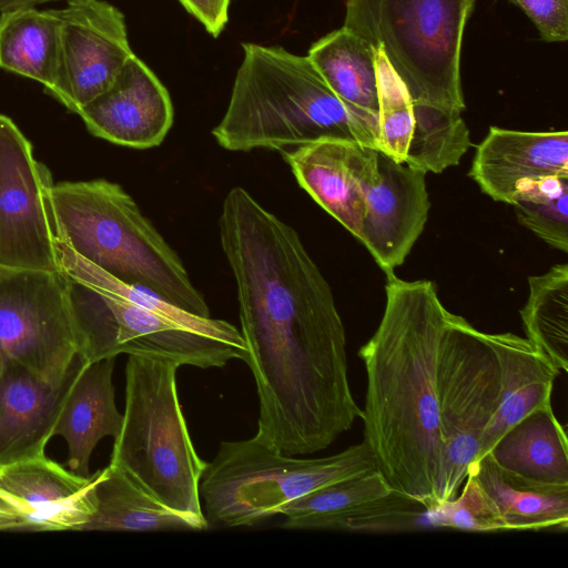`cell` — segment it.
<instances>
[{
    "label": "cell",
    "instance_id": "29",
    "mask_svg": "<svg viewBox=\"0 0 568 568\" xmlns=\"http://www.w3.org/2000/svg\"><path fill=\"white\" fill-rule=\"evenodd\" d=\"M465 480L459 497L456 496L426 510L427 524L473 532L503 531L487 496L476 479L467 474Z\"/></svg>",
    "mask_w": 568,
    "mask_h": 568
},
{
    "label": "cell",
    "instance_id": "10",
    "mask_svg": "<svg viewBox=\"0 0 568 568\" xmlns=\"http://www.w3.org/2000/svg\"><path fill=\"white\" fill-rule=\"evenodd\" d=\"M53 184L28 138L0 114V266L59 271Z\"/></svg>",
    "mask_w": 568,
    "mask_h": 568
},
{
    "label": "cell",
    "instance_id": "27",
    "mask_svg": "<svg viewBox=\"0 0 568 568\" xmlns=\"http://www.w3.org/2000/svg\"><path fill=\"white\" fill-rule=\"evenodd\" d=\"M510 205L521 225L551 247L568 252V176L525 181Z\"/></svg>",
    "mask_w": 568,
    "mask_h": 568
},
{
    "label": "cell",
    "instance_id": "9",
    "mask_svg": "<svg viewBox=\"0 0 568 568\" xmlns=\"http://www.w3.org/2000/svg\"><path fill=\"white\" fill-rule=\"evenodd\" d=\"M78 355L64 274L0 266V365L17 364L59 386Z\"/></svg>",
    "mask_w": 568,
    "mask_h": 568
},
{
    "label": "cell",
    "instance_id": "21",
    "mask_svg": "<svg viewBox=\"0 0 568 568\" xmlns=\"http://www.w3.org/2000/svg\"><path fill=\"white\" fill-rule=\"evenodd\" d=\"M93 505V514L81 531L203 530L209 527L205 518L168 508L112 464L97 470Z\"/></svg>",
    "mask_w": 568,
    "mask_h": 568
},
{
    "label": "cell",
    "instance_id": "3",
    "mask_svg": "<svg viewBox=\"0 0 568 568\" xmlns=\"http://www.w3.org/2000/svg\"><path fill=\"white\" fill-rule=\"evenodd\" d=\"M225 113L212 134L227 151L282 155L324 139L377 149L373 132L334 93L307 55L243 43Z\"/></svg>",
    "mask_w": 568,
    "mask_h": 568
},
{
    "label": "cell",
    "instance_id": "22",
    "mask_svg": "<svg viewBox=\"0 0 568 568\" xmlns=\"http://www.w3.org/2000/svg\"><path fill=\"white\" fill-rule=\"evenodd\" d=\"M375 52L344 27L315 41L307 57L344 104L378 138Z\"/></svg>",
    "mask_w": 568,
    "mask_h": 568
},
{
    "label": "cell",
    "instance_id": "14",
    "mask_svg": "<svg viewBox=\"0 0 568 568\" xmlns=\"http://www.w3.org/2000/svg\"><path fill=\"white\" fill-rule=\"evenodd\" d=\"M77 114L94 136L138 150L159 146L174 118L166 88L136 54Z\"/></svg>",
    "mask_w": 568,
    "mask_h": 568
},
{
    "label": "cell",
    "instance_id": "23",
    "mask_svg": "<svg viewBox=\"0 0 568 568\" xmlns=\"http://www.w3.org/2000/svg\"><path fill=\"white\" fill-rule=\"evenodd\" d=\"M506 470L538 481L568 485V447L551 403L508 429L489 450Z\"/></svg>",
    "mask_w": 568,
    "mask_h": 568
},
{
    "label": "cell",
    "instance_id": "7",
    "mask_svg": "<svg viewBox=\"0 0 568 568\" xmlns=\"http://www.w3.org/2000/svg\"><path fill=\"white\" fill-rule=\"evenodd\" d=\"M373 470L378 467L364 440L312 459L294 458L257 435L222 442L200 481L203 514L209 526H251L320 487Z\"/></svg>",
    "mask_w": 568,
    "mask_h": 568
},
{
    "label": "cell",
    "instance_id": "2",
    "mask_svg": "<svg viewBox=\"0 0 568 568\" xmlns=\"http://www.w3.org/2000/svg\"><path fill=\"white\" fill-rule=\"evenodd\" d=\"M55 254L68 281L79 355L87 362L120 354L165 357L200 368L246 361L247 347L233 324L190 314L142 286L118 280L59 236Z\"/></svg>",
    "mask_w": 568,
    "mask_h": 568
},
{
    "label": "cell",
    "instance_id": "30",
    "mask_svg": "<svg viewBox=\"0 0 568 568\" xmlns=\"http://www.w3.org/2000/svg\"><path fill=\"white\" fill-rule=\"evenodd\" d=\"M427 508L410 498L393 491L375 500L358 514L348 518L342 531L347 532H397L418 528L427 524Z\"/></svg>",
    "mask_w": 568,
    "mask_h": 568
},
{
    "label": "cell",
    "instance_id": "4",
    "mask_svg": "<svg viewBox=\"0 0 568 568\" xmlns=\"http://www.w3.org/2000/svg\"><path fill=\"white\" fill-rule=\"evenodd\" d=\"M475 0H346L343 27L381 49L414 109L410 146L425 149L462 123L460 54Z\"/></svg>",
    "mask_w": 568,
    "mask_h": 568
},
{
    "label": "cell",
    "instance_id": "34",
    "mask_svg": "<svg viewBox=\"0 0 568 568\" xmlns=\"http://www.w3.org/2000/svg\"><path fill=\"white\" fill-rule=\"evenodd\" d=\"M52 1L60 0H0V13L16 9L34 8L37 4Z\"/></svg>",
    "mask_w": 568,
    "mask_h": 568
},
{
    "label": "cell",
    "instance_id": "25",
    "mask_svg": "<svg viewBox=\"0 0 568 568\" xmlns=\"http://www.w3.org/2000/svg\"><path fill=\"white\" fill-rule=\"evenodd\" d=\"M379 470L320 487L285 505L278 513L287 529L342 531L343 525L368 504L392 494Z\"/></svg>",
    "mask_w": 568,
    "mask_h": 568
},
{
    "label": "cell",
    "instance_id": "15",
    "mask_svg": "<svg viewBox=\"0 0 568 568\" xmlns=\"http://www.w3.org/2000/svg\"><path fill=\"white\" fill-rule=\"evenodd\" d=\"M378 150L324 139L283 154L298 185L353 236L359 237L365 195L378 175Z\"/></svg>",
    "mask_w": 568,
    "mask_h": 568
},
{
    "label": "cell",
    "instance_id": "1",
    "mask_svg": "<svg viewBox=\"0 0 568 568\" xmlns=\"http://www.w3.org/2000/svg\"><path fill=\"white\" fill-rule=\"evenodd\" d=\"M382 321L358 356L367 375L364 442L390 488L427 509L444 469L438 367L449 311L427 280L386 274Z\"/></svg>",
    "mask_w": 568,
    "mask_h": 568
},
{
    "label": "cell",
    "instance_id": "31",
    "mask_svg": "<svg viewBox=\"0 0 568 568\" xmlns=\"http://www.w3.org/2000/svg\"><path fill=\"white\" fill-rule=\"evenodd\" d=\"M534 22L540 39L565 42L568 39V0H508Z\"/></svg>",
    "mask_w": 568,
    "mask_h": 568
},
{
    "label": "cell",
    "instance_id": "5",
    "mask_svg": "<svg viewBox=\"0 0 568 568\" xmlns=\"http://www.w3.org/2000/svg\"><path fill=\"white\" fill-rule=\"evenodd\" d=\"M57 234L118 280L142 286L200 317H211L178 255L124 189L105 179L53 184Z\"/></svg>",
    "mask_w": 568,
    "mask_h": 568
},
{
    "label": "cell",
    "instance_id": "33",
    "mask_svg": "<svg viewBox=\"0 0 568 568\" xmlns=\"http://www.w3.org/2000/svg\"><path fill=\"white\" fill-rule=\"evenodd\" d=\"M0 531H22L20 520L2 501H0Z\"/></svg>",
    "mask_w": 568,
    "mask_h": 568
},
{
    "label": "cell",
    "instance_id": "19",
    "mask_svg": "<svg viewBox=\"0 0 568 568\" xmlns=\"http://www.w3.org/2000/svg\"><path fill=\"white\" fill-rule=\"evenodd\" d=\"M115 358L84 361L71 384L58 420L54 436L67 444L69 470L90 476V459L98 443L119 435L123 414L115 405L112 382Z\"/></svg>",
    "mask_w": 568,
    "mask_h": 568
},
{
    "label": "cell",
    "instance_id": "11",
    "mask_svg": "<svg viewBox=\"0 0 568 568\" xmlns=\"http://www.w3.org/2000/svg\"><path fill=\"white\" fill-rule=\"evenodd\" d=\"M52 12L58 20L59 53L50 95L78 113L111 85L134 52L123 13L106 1L69 0Z\"/></svg>",
    "mask_w": 568,
    "mask_h": 568
},
{
    "label": "cell",
    "instance_id": "24",
    "mask_svg": "<svg viewBox=\"0 0 568 568\" xmlns=\"http://www.w3.org/2000/svg\"><path fill=\"white\" fill-rule=\"evenodd\" d=\"M59 28L52 10L0 13V68L38 81L51 94L58 74Z\"/></svg>",
    "mask_w": 568,
    "mask_h": 568
},
{
    "label": "cell",
    "instance_id": "26",
    "mask_svg": "<svg viewBox=\"0 0 568 568\" xmlns=\"http://www.w3.org/2000/svg\"><path fill=\"white\" fill-rule=\"evenodd\" d=\"M529 294L520 310L527 341L557 369H568V265L556 264L529 276Z\"/></svg>",
    "mask_w": 568,
    "mask_h": 568
},
{
    "label": "cell",
    "instance_id": "17",
    "mask_svg": "<svg viewBox=\"0 0 568 568\" xmlns=\"http://www.w3.org/2000/svg\"><path fill=\"white\" fill-rule=\"evenodd\" d=\"M469 176L490 199L510 204L525 181L568 176V132L490 126L476 148Z\"/></svg>",
    "mask_w": 568,
    "mask_h": 568
},
{
    "label": "cell",
    "instance_id": "28",
    "mask_svg": "<svg viewBox=\"0 0 568 568\" xmlns=\"http://www.w3.org/2000/svg\"><path fill=\"white\" fill-rule=\"evenodd\" d=\"M378 98L377 150L406 163L413 140L415 119L410 95L381 49L375 52Z\"/></svg>",
    "mask_w": 568,
    "mask_h": 568
},
{
    "label": "cell",
    "instance_id": "8",
    "mask_svg": "<svg viewBox=\"0 0 568 568\" xmlns=\"http://www.w3.org/2000/svg\"><path fill=\"white\" fill-rule=\"evenodd\" d=\"M496 357L483 332L449 313L438 367L444 469L440 503L457 496L498 402Z\"/></svg>",
    "mask_w": 568,
    "mask_h": 568
},
{
    "label": "cell",
    "instance_id": "18",
    "mask_svg": "<svg viewBox=\"0 0 568 568\" xmlns=\"http://www.w3.org/2000/svg\"><path fill=\"white\" fill-rule=\"evenodd\" d=\"M499 373L496 410L481 439L477 458L489 453L499 438L534 410L551 403L557 369L527 338L513 333H484Z\"/></svg>",
    "mask_w": 568,
    "mask_h": 568
},
{
    "label": "cell",
    "instance_id": "32",
    "mask_svg": "<svg viewBox=\"0 0 568 568\" xmlns=\"http://www.w3.org/2000/svg\"><path fill=\"white\" fill-rule=\"evenodd\" d=\"M205 30L217 38L229 22L231 0H179Z\"/></svg>",
    "mask_w": 568,
    "mask_h": 568
},
{
    "label": "cell",
    "instance_id": "12",
    "mask_svg": "<svg viewBox=\"0 0 568 568\" xmlns=\"http://www.w3.org/2000/svg\"><path fill=\"white\" fill-rule=\"evenodd\" d=\"M378 175L365 195L358 240L385 274L402 265L428 220L426 172L378 150Z\"/></svg>",
    "mask_w": 568,
    "mask_h": 568
},
{
    "label": "cell",
    "instance_id": "6",
    "mask_svg": "<svg viewBox=\"0 0 568 568\" xmlns=\"http://www.w3.org/2000/svg\"><path fill=\"white\" fill-rule=\"evenodd\" d=\"M179 367L165 357L129 355L123 422L110 464L168 508L205 518L200 481L207 463L193 446L179 402Z\"/></svg>",
    "mask_w": 568,
    "mask_h": 568
},
{
    "label": "cell",
    "instance_id": "16",
    "mask_svg": "<svg viewBox=\"0 0 568 568\" xmlns=\"http://www.w3.org/2000/svg\"><path fill=\"white\" fill-rule=\"evenodd\" d=\"M84 361L78 355L59 386L17 364L0 365V467L45 455L64 397Z\"/></svg>",
    "mask_w": 568,
    "mask_h": 568
},
{
    "label": "cell",
    "instance_id": "20",
    "mask_svg": "<svg viewBox=\"0 0 568 568\" xmlns=\"http://www.w3.org/2000/svg\"><path fill=\"white\" fill-rule=\"evenodd\" d=\"M495 511L503 531L568 529V485L530 479L500 467L486 454L468 468Z\"/></svg>",
    "mask_w": 568,
    "mask_h": 568
},
{
    "label": "cell",
    "instance_id": "13",
    "mask_svg": "<svg viewBox=\"0 0 568 568\" xmlns=\"http://www.w3.org/2000/svg\"><path fill=\"white\" fill-rule=\"evenodd\" d=\"M97 471L78 475L47 455L0 467V501L22 531H81L94 510Z\"/></svg>",
    "mask_w": 568,
    "mask_h": 568
}]
</instances>
